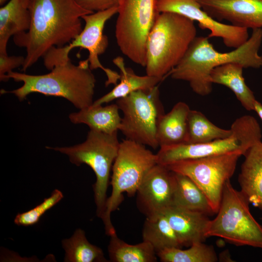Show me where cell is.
I'll return each mask as SVG.
<instances>
[{
  "label": "cell",
  "instance_id": "7c38bea8",
  "mask_svg": "<svg viewBox=\"0 0 262 262\" xmlns=\"http://www.w3.org/2000/svg\"><path fill=\"white\" fill-rule=\"evenodd\" d=\"M243 153L233 152L197 159L180 160L166 166L190 178L203 191L214 213L221 203L224 185L233 175Z\"/></svg>",
  "mask_w": 262,
  "mask_h": 262
},
{
  "label": "cell",
  "instance_id": "9a60e30c",
  "mask_svg": "<svg viewBox=\"0 0 262 262\" xmlns=\"http://www.w3.org/2000/svg\"><path fill=\"white\" fill-rule=\"evenodd\" d=\"M202 9L218 21L246 28H262V0H198Z\"/></svg>",
  "mask_w": 262,
  "mask_h": 262
},
{
  "label": "cell",
  "instance_id": "f546056e",
  "mask_svg": "<svg viewBox=\"0 0 262 262\" xmlns=\"http://www.w3.org/2000/svg\"><path fill=\"white\" fill-rule=\"evenodd\" d=\"M25 57L23 56H8L0 54V80L6 82V75L13 69L23 66Z\"/></svg>",
  "mask_w": 262,
  "mask_h": 262
},
{
  "label": "cell",
  "instance_id": "d6986e66",
  "mask_svg": "<svg viewBox=\"0 0 262 262\" xmlns=\"http://www.w3.org/2000/svg\"><path fill=\"white\" fill-rule=\"evenodd\" d=\"M190 110L186 103L180 101L160 117L156 132L159 147L187 143L188 117Z\"/></svg>",
  "mask_w": 262,
  "mask_h": 262
},
{
  "label": "cell",
  "instance_id": "e0dca14e",
  "mask_svg": "<svg viewBox=\"0 0 262 262\" xmlns=\"http://www.w3.org/2000/svg\"><path fill=\"white\" fill-rule=\"evenodd\" d=\"M238 181L241 192L249 203L262 210V142L245 154Z\"/></svg>",
  "mask_w": 262,
  "mask_h": 262
},
{
  "label": "cell",
  "instance_id": "44dd1931",
  "mask_svg": "<svg viewBox=\"0 0 262 262\" xmlns=\"http://www.w3.org/2000/svg\"><path fill=\"white\" fill-rule=\"evenodd\" d=\"M119 111L116 103L105 106L91 105L70 114L69 118L73 124H85L91 130L112 134L119 129L122 117Z\"/></svg>",
  "mask_w": 262,
  "mask_h": 262
},
{
  "label": "cell",
  "instance_id": "2e32d148",
  "mask_svg": "<svg viewBox=\"0 0 262 262\" xmlns=\"http://www.w3.org/2000/svg\"><path fill=\"white\" fill-rule=\"evenodd\" d=\"M182 246L203 242L211 220L201 212L171 206L164 213Z\"/></svg>",
  "mask_w": 262,
  "mask_h": 262
},
{
  "label": "cell",
  "instance_id": "7402d4cb",
  "mask_svg": "<svg viewBox=\"0 0 262 262\" xmlns=\"http://www.w3.org/2000/svg\"><path fill=\"white\" fill-rule=\"evenodd\" d=\"M244 66L238 63H229L214 68L210 77L212 83L229 88L244 108L254 111L256 100L253 92L247 86L243 76Z\"/></svg>",
  "mask_w": 262,
  "mask_h": 262
},
{
  "label": "cell",
  "instance_id": "277c9868",
  "mask_svg": "<svg viewBox=\"0 0 262 262\" xmlns=\"http://www.w3.org/2000/svg\"><path fill=\"white\" fill-rule=\"evenodd\" d=\"M196 36L194 21L175 13H160L147 40V75L164 79L180 62Z\"/></svg>",
  "mask_w": 262,
  "mask_h": 262
},
{
  "label": "cell",
  "instance_id": "52a82bcc",
  "mask_svg": "<svg viewBox=\"0 0 262 262\" xmlns=\"http://www.w3.org/2000/svg\"><path fill=\"white\" fill-rule=\"evenodd\" d=\"M249 202L228 180L216 217L211 220L208 237H221L237 246L262 249V226L252 215Z\"/></svg>",
  "mask_w": 262,
  "mask_h": 262
},
{
  "label": "cell",
  "instance_id": "4fadbf2b",
  "mask_svg": "<svg viewBox=\"0 0 262 262\" xmlns=\"http://www.w3.org/2000/svg\"><path fill=\"white\" fill-rule=\"evenodd\" d=\"M158 10L159 13H175L197 21L201 29L210 30L209 38H221L228 47L236 49L249 38L247 29L213 18L202 9L198 0H158Z\"/></svg>",
  "mask_w": 262,
  "mask_h": 262
},
{
  "label": "cell",
  "instance_id": "8992f818",
  "mask_svg": "<svg viewBox=\"0 0 262 262\" xmlns=\"http://www.w3.org/2000/svg\"><path fill=\"white\" fill-rule=\"evenodd\" d=\"M120 143L117 132L108 134L90 130L86 140L81 144L71 147H46L66 155L70 162L77 166L84 164L92 168L96 177L93 185L96 214L100 218L105 211L110 172Z\"/></svg>",
  "mask_w": 262,
  "mask_h": 262
},
{
  "label": "cell",
  "instance_id": "836d02e7",
  "mask_svg": "<svg viewBox=\"0 0 262 262\" xmlns=\"http://www.w3.org/2000/svg\"><path fill=\"white\" fill-rule=\"evenodd\" d=\"M261 219H262V218Z\"/></svg>",
  "mask_w": 262,
  "mask_h": 262
},
{
  "label": "cell",
  "instance_id": "ac0fdd59",
  "mask_svg": "<svg viewBox=\"0 0 262 262\" xmlns=\"http://www.w3.org/2000/svg\"><path fill=\"white\" fill-rule=\"evenodd\" d=\"M33 0H9L0 8V54H8L7 46L12 36L29 30Z\"/></svg>",
  "mask_w": 262,
  "mask_h": 262
},
{
  "label": "cell",
  "instance_id": "6da1fadb",
  "mask_svg": "<svg viewBox=\"0 0 262 262\" xmlns=\"http://www.w3.org/2000/svg\"><path fill=\"white\" fill-rule=\"evenodd\" d=\"M93 13L76 0H33L29 30L13 36L15 45L26 51L22 71L25 72L52 48L69 44L83 29L82 16Z\"/></svg>",
  "mask_w": 262,
  "mask_h": 262
},
{
  "label": "cell",
  "instance_id": "3957f363",
  "mask_svg": "<svg viewBox=\"0 0 262 262\" xmlns=\"http://www.w3.org/2000/svg\"><path fill=\"white\" fill-rule=\"evenodd\" d=\"M8 81L21 82L23 85L12 91L2 89L1 94L12 93L19 100L25 99L33 93L46 96L64 98L77 108L82 109L92 105L96 79L87 59L77 65L71 60L55 66L50 72L43 75H30L11 71L6 75Z\"/></svg>",
  "mask_w": 262,
  "mask_h": 262
},
{
  "label": "cell",
  "instance_id": "8fae6325",
  "mask_svg": "<svg viewBox=\"0 0 262 262\" xmlns=\"http://www.w3.org/2000/svg\"><path fill=\"white\" fill-rule=\"evenodd\" d=\"M116 103L123 113L119 131L126 139L153 149L159 147L157 127L165 113L158 85L133 92L117 99Z\"/></svg>",
  "mask_w": 262,
  "mask_h": 262
},
{
  "label": "cell",
  "instance_id": "4dcf8cb0",
  "mask_svg": "<svg viewBox=\"0 0 262 262\" xmlns=\"http://www.w3.org/2000/svg\"><path fill=\"white\" fill-rule=\"evenodd\" d=\"M84 9L93 12L105 10L118 6L120 0H76Z\"/></svg>",
  "mask_w": 262,
  "mask_h": 262
},
{
  "label": "cell",
  "instance_id": "ffe728a7",
  "mask_svg": "<svg viewBox=\"0 0 262 262\" xmlns=\"http://www.w3.org/2000/svg\"><path fill=\"white\" fill-rule=\"evenodd\" d=\"M113 61L120 70V82L109 92L95 101L92 104L93 106L109 103L137 90L150 89L158 85L163 80L148 75H136L131 68L125 66L124 59L120 56L115 58Z\"/></svg>",
  "mask_w": 262,
  "mask_h": 262
},
{
  "label": "cell",
  "instance_id": "4316f807",
  "mask_svg": "<svg viewBox=\"0 0 262 262\" xmlns=\"http://www.w3.org/2000/svg\"><path fill=\"white\" fill-rule=\"evenodd\" d=\"M188 144H202L229 136L231 129L216 126L201 112L190 110L188 117Z\"/></svg>",
  "mask_w": 262,
  "mask_h": 262
},
{
  "label": "cell",
  "instance_id": "d6a6232c",
  "mask_svg": "<svg viewBox=\"0 0 262 262\" xmlns=\"http://www.w3.org/2000/svg\"><path fill=\"white\" fill-rule=\"evenodd\" d=\"M8 0H0V5L1 6L4 4Z\"/></svg>",
  "mask_w": 262,
  "mask_h": 262
},
{
  "label": "cell",
  "instance_id": "603a6c76",
  "mask_svg": "<svg viewBox=\"0 0 262 262\" xmlns=\"http://www.w3.org/2000/svg\"><path fill=\"white\" fill-rule=\"evenodd\" d=\"M175 188L172 206L202 213L215 214L206 196L188 177L174 172Z\"/></svg>",
  "mask_w": 262,
  "mask_h": 262
},
{
  "label": "cell",
  "instance_id": "9c48e42d",
  "mask_svg": "<svg viewBox=\"0 0 262 262\" xmlns=\"http://www.w3.org/2000/svg\"><path fill=\"white\" fill-rule=\"evenodd\" d=\"M158 0H120L115 27L116 42L122 53L145 67L149 34L160 13Z\"/></svg>",
  "mask_w": 262,
  "mask_h": 262
},
{
  "label": "cell",
  "instance_id": "5b68a950",
  "mask_svg": "<svg viewBox=\"0 0 262 262\" xmlns=\"http://www.w3.org/2000/svg\"><path fill=\"white\" fill-rule=\"evenodd\" d=\"M157 164L156 155L145 145L127 139L120 142L112 167V191L101 218L107 235L116 232L111 214L122 201L123 194L126 193L129 196L136 194L147 174Z\"/></svg>",
  "mask_w": 262,
  "mask_h": 262
},
{
  "label": "cell",
  "instance_id": "cb8c5ba5",
  "mask_svg": "<svg viewBox=\"0 0 262 262\" xmlns=\"http://www.w3.org/2000/svg\"><path fill=\"white\" fill-rule=\"evenodd\" d=\"M143 241L149 243L156 254L166 248L182 247L175 231L164 214L146 218L142 230Z\"/></svg>",
  "mask_w": 262,
  "mask_h": 262
},
{
  "label": "cell",
  "instance_id": "1f68e13d",
  "mask_svg": "<svg viewBox=\"0 0 262 262\" xmlns=\"http://www.w3.org/2000/svg\"><path fill=\"white\" fill-rule=\"evenodd\" d=\"M254 111L257 113L260 118L262 120V104L257 100L254 103Z\"/></svg>",
  "mask_w": 262,
  "mask_h": 262
},
{
  "label": "cell",
  "instance_id": "ba28073f",
  "mask_svg": "<svg viewBox=\"0 0 262 262\" xmlns=\"http://www.w3.org/2000/svg\"><path fill=\"white\" fill-rule=\"evenodd\" d=\"M231 134L226 138L202 144H181L160 147L156 154L157 164L167 165L177 161L216 156L233 152L243 155L257 143L261 141V129L252 116L245 115L232 124Z\"/></svg>",
  "mask_w": 262,
  "mask_h": 262
},
{
  "label": "cell",
  "instance_id": "d4e9b609",
  "mask_svg": "<svg viewBox=\"0 0 262 262\" xmlns=\"http://www.w3.org/2000/svg\"><path fill=\"white\" fill-rule=\"evenodd\" d=\"M108 246L110 260L113 262H155L157 254L148 243L130 245L118 237L116 232L110 235Z\"/></svg>",
  "mask_w": 262,
  "mask_h": 262
},
{
  "label": "cell",
  "instance_id": "7a4b0ae2",
  "mask_svg": "<svg viewBox=\"0 0 262 262\" xmlns=\"http://www.w3.org/2000/svg\"><path fill=\"white\" fill-rule=\"evenodd\" d=\"M262 42V28L252 29L245 43L227 52L215 50L208 37L196 36L182 60L168 76L188 82L196 94L208 95L213 89L210 75L214 68L229 63H239L244 68L262 67V55L259 54Z\"/></svg>",
  "mask_w": 262,
  "mask_h": 262
},
{
  "label": "cell",
  "instance_id": "83f0119b",
  "mask_svg": "<svg viewBox=\"0 0 262 262\" xmlns=\"http://www.w3.org/2000/svg\"><path fill=\"white\" fill-rule=\"evenodd\" d=\"M186 249L172 247L164 249L157 255L163 262H215L218 258L213 247L198 242Z\"/></svg>",
  "mask_w": 262,
  "mask_h": 262
},
{
  "label": "cell",
  "instance_id": "30bf717a",
  "mask_svg": "<svg viewBox=\"0 0 262 262\" xmlns=\"http://www.w3.org/2000/svg\"><path fill=\"white\" fill-rule=\"evenodd\" d=\"M117 12L118 6H115L82 16V19L85 22V25L80 34L63 47L52 48L43 56L46 68L51 70L56 66L68 62L70 60V52L73 49L80 47L88 51L87 59L90 69L100 68L105 72L107 78L105 86L116 85L119 80L120 74L105 67L100 62L98 56L105 51L108 45V37L103 34L105 24Z\"/></svg>",
  "mask_w": 262,
  "mask_h": 262
},
{
  "label": "cell",
  "instance_id": "5bb4252c",
  "mask_svg": "<svg viewBox=\"0 0 262 262\" xmlns=\"http://www.w3.org/2000/svg\"><path fill=\"white\" fill-rule=\"evenodd\" d=\"M175 188L174 172L157 164L147 174L137 191L138 210L146 218L164 214L173 205Z\"/></svg>",
  "mask_w": 262,
  "mask_h": 262
},
{
  "label": "cell",
  "instance_id": "f1b7e54d",
  "mask_svg": "<svg viewBox=\"0 0 262 262\" xmlns=\"http://www.w3.org/2000/svg\"><path fill=\"white\" fill-rule=\"evenodd\" d=\"M64 197L62 192L55 189L51 195L39 204L24 213H18L14 219V223L19 226H31L37 223L41 217L49 210L59 203Z\"/></svg>",
  "mask_w": 262,
  "mask_h": 262
},
{
  "label": "cell",
  "instance_id": "484cf974",
  "mask_svg": "<svg viewBox=\"0 0 262 262\" xmlns=\"http://www.w3.org/2000/svg\"><path fill=\"white\" fill-rule=\"evenodd\" d=\"M65 262H107L102 249L89 242L85 232L77 229L71 237L62 241Z\"/></svg>",
  "mask_w": 262,
  "mask_h": 262
}]
</instances>
